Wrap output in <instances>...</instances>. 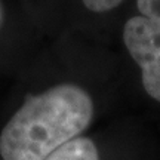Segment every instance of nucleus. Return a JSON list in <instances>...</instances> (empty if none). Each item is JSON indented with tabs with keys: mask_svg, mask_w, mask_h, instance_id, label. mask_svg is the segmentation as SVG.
Segmentation results:
<instances>
[{
	"mask_svg": "<svg viewBox=\"0 0 160 160\" xmlns=\"http://www.w3.org/2000/svg\"><path fill=\"white\" fill-rule=\"evenodd\" d=\"M93 102L82 88L58 85L30 97L0 133L3 160H45L89 126Z\"/></svg>",
	"mask_w": 160,
	"mask_h": 160,
	"instance_id": "f257e3e1",
	"label": "nucleus"
},
{
	"mask_svg": "<svg viewBox=\"0 0 160 160\" xmlns=\"http://www.w3.org/2000/svg\"><path fill=\"white\" fill-rule=\"evenodd\" d=\"M123 40L142 70L147 93L160 101V24L145 17H133L125 24Z\"/></svg>",
	"mask_w": 160,
	"mask_h": 160,
	"instance_id": "f03ea898",
	"label": "nucleus"
},
{
	"mask_svg": "<svg viewBox=\"0 0 160 160\" xmlns=\"http://www.w3.org/2000/svg\"><path fill=\"white\" fill-rule=\"evenodd\" d=\"M45 160H99V154L92 139L79 137L59 147Z\"/></svg>",
	"mask_w": 160,
	"mask_h": 160,
	"instance_id": "7ed1b4c3",
	"label": "nucleus"
},
{
	"mask_svg": "<svg viewBox=\"0 0 160 160\" xmlns=\"http://www.w3.org/2000/svg\"><path fill=\"white\" fill-rule=\"evenodd\" d=\"M137 5L138 11L141 12V17L160 24V0H138Z\"/></svg>",
	"mask_w": 160,
	"mask_h": 160,
	"instance_id": "20e7f679",
	"label": "nucleus"
},
{
	"mask_svg": "<svg viewBox=\"0 0 160 160\" xmlns=\"http://www.w3.org/2000/svg\"><path fill=\"white\" fill-rule=\"evenodd\" d=\"M85 6L89 11L93 12H107L114 9L117 5L122 3V0H83Z\"/></svg>",
	"mask_w": 160,
	"mask_h": 160,
	"instance_id": "39448f33",
	"label": "nucleus"
},
{
	"mask_svg": "<svg viewBox=\"0 0 160 160\" xmlns=\"http://www.w3.org/2000/svg\"><path fill=\"white\" fill-rule=\"evenodd\" d=\"M2 21H3V9H2V5H0V25H2Z\"/></svg>",
	"mask_w": 160,
	"mask_h": 160,
	"instance_id": "423d86ee",
	"label": "nucleus"
}]
</instances>
